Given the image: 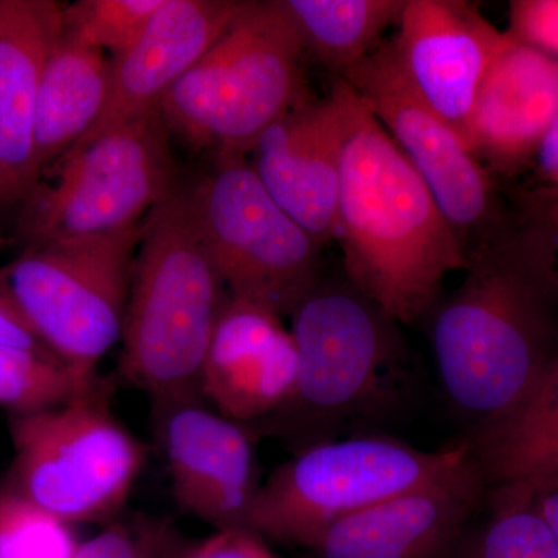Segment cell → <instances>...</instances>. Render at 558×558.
I'll list each match as a JSON object with an SVG mask.
<instances>
[{
    "instance_id": "obj_15",
    "label": "cell",
    "mask_w": 558,
    "mask_h": 558,
    "mask_svg": "<svg viewBox=\"0 0 558 558\" xmlns=\"http://www.w3.org/2000/svg\"><path fill=\"white\" fill-rule=\"evenodd\" d=\"M156 417L180 508L218 531H250L260 483L248 428L199 400L161 407Z\"/></svg>"
},
{
    "instance_id": "obj_3",
    "label": "cell",
    "mask_w": 558,
    "mask_h": 558,
    "mask_svg": "<svg viewBox=\"0 0 558 558\" xmlns=\"http://www.w3.org/2000/svg\"><path fill=\"white\" fill-rule=\"evenodd\" d=\"M343 274L402 326L427 322L468 258L413 165L363 106L341 156Z\"/></svg>"
},
{
    "instance_id": "obj_12",
    "label": "cell",
    "mask_w": 558,
    "mask_h": 558,
    "mask_svg": "<svg viewBox=\"0 0 558 558\" xmlns=\"http://www.w3.org/2000/svg\"><path fill=\"white\" fill-rule=\"evenodd\" d=\"M362 101L347 80L319 100L304 98L270 124L252 168L279 207L325 245L337 234L340 165Z\"/></svg>"
},
{
    "instance_id": "obj_5",
    "label": "cell",
    "mask_w": 558,
    "mask_h": 558,
    "mask_svg": "<svg viewBox=\"0 0 558 558\" xmlns=\"http://www.w3.org/2000/svg\"><path fill=\"white\" fill-rule=\"evenodd\" d=\"M304 47L281 0L240 16L161 101L172 132L220 156L252 154L263 132L306 98Z\"/></svg>"
},
{
    "instance_id": "obj_20",
    "label": "cell",
    "mask_w": 558,
    "mask_h": 558,
    "mask_svg": "<svg viewBox=\"0 0 558 558\" xmlns=\"http://www.w3.org/2000/svg\"><path fill=\"white\" fill-rule=\"evenodd\" d=\"M465 442L488 488L558 486V354L515 409Z\"/></svg>"
},
{
    "instance_id": "obj_34",
    "label": "cell",
    "mask_w": 558,
    "mask_h": 558,
    "mask_svg": "<svg viewBox=\"0 0 558 558\" xmlns=\"http://www.w3.org/2000/svg\"><path fill=\"white\" fill-rule=\"evenodd\" d=\"M553 190H557V191H558V185L554 186V189H553Z\"/></svg>"
},
{
    "instance_id": "obj_26",
    "label": "cell",
    "mask_w": 558,
    "mask_h": 558,
    "mask_svg": "<svg viewBox=\"0 0 558 558\" xmlns=\"http://www.w3.org/2000/svg\"><path fill=\"white\" fill-rule=\"evenodd\" d=\"M70 526L9 484L0 488V558H72L80 543Z\"/></svg>"
},
{
    "instance_id": "obj_28",
    "label": "cell",
    "mask_w": 558,
    "mask_h": 558,
    "mask_svg": "<svg viewBox=\"0 0 558 558\" xmlns=\"http://www.w3.org/2000/svg\"><path fill=\"white\" fill-rule=\"evenodd\" d=\"M179 558H277L255 532L218 531Z\"/></svg>"
},
{
    "instance_id": "obj_17",
    "label": "cell",
    "mask_w": 558,
    "mask_h": 558,
    "mask_svg": "<svg viewBox=\"0 0 558 558\" xmlns=\"http://www.w3.org/2000/svg\"><path fill=\"white\" fill-rule=\"evenodd\" d=\"M274 312L229 296L202 369L201 392L234 422L263 421L295 387L299 355Z\"/></svg>"
},
{
    "instance_id": "obj_6",
    "label": "cell",
    "mask_w": 558,
    "mask_h": 558,
    "mask_svg": "<svg viewBox=\"0 0 558 558\" xmlns=\"http://www.w3.org/2000/svg\"><path fill=\"white\" fill-rule=\"evenodd\" d=\"M142 223L31 245L0 270V306L83 374L123 336Z\"/></svg>"
},
{
    "instance_id": "obj_18",
    "label": "cell",
    "mask_w": 558,
    "mask_h": 558,
    "mask_svg": "<svg viewBox=\"0 0 558 558\" xmlns=\"http://www.w3.org/2000/svg\"><path fill=\"white\" fill-rule=\"evenodd\" d=\"M558 117V60L513 36L487 70L464 143L488 172H509L539 148Z\"/></svg>"
},
{
    "instance_id": "obj_23",
    "label": "cell",
    "mask_w": 558,
    "mask_h": 558,
    "mask_svg": "<svg viewBox=\"0 0 558 558\" xmlns=\"http://www.w3.org/2000/svg\"><path fill=\"white\" fill-rule=\"evenodd\" d=\"M468 558H558V543L520 488H488Z\"/></svg>"
},
{
    "instance_id": "obj_22",
    "label": "cell",
    "mask_w": 558,
    "mask_h": 558,
    "mask_svg": "<svg viewBox=\"0 0 558 558\" xmlns=\"http://www.w3.org/2000/svg\"><path fill=\"white\" fill-rule=\"evenodd\" d=\"M311 53L336 78L380 46L381 36L399 24L405 0H281Z\"/></svg>"
},
{
    "instance_id": "obj_27",
    "label": "cell",
    "mask_w": 558,
    "mask_h": 558,
    "mask_svg": "<svg viewBox=\"0 0 558 558\" xmlns=\"http://www.w3.org/2000/svg\"><path fill=\"white\" fill-rule=\"evenodd\" d=\"M165 546L163 531L149 521H112L80 543L72 558H167Z\"/></svg>"
},
{
    "instance_id": "obj_9",
    "label": "cell",
    "mask_w": 558,
    "mask_h": 558,
    "mask_svg": "<svg viewBox=\"0 0 558 558\" xmlns=\"http://www.w3.org/2000/svg\"><path fill=\"white\" fill-rule=\"evenodd\" d=\"M194 191L227 293L290 317L323 279V245L271 199L244 157L220 156Z\"/></svg>"
},
{
    "instance_id": "obj_10",
    "label": "cell",
    "mask_w": 558,
    "mask_h": 558,
    "mask_svg": "<svg viewBox=\"0 0 558 558\" xmlns=\"http://www.w3.org/2000/svg\"><path fill=\"white\" fill-rule=\"evenodd\" d=\"M171 137L157 108L70 149L54 163L53 182L32 202L25 223L31 245L142 223L175 190Z\"/></svg>"
},
{
    "instance_id": "obj_11",
    "label": "cell",
    "mask_w": 558,
    "mask_h": 558,
    "mask_svg": "<svg viewBox=\"0 0 558 558\" xmlns=\"http://www.w3.org/2000/svg\"><path fill=\"white\" fill-rule=\"evenodd\" d=\"M428 186L465 258L509 226L490 172L400 68L392 40L343 76Z\"/></svg>"
},
{
    "instance_id": "obj_2",
    "label": "cell",
    "mask_w": 558,
    "mask_h": 558,
    "mask_svg": "<svg viewBox=\"0 0 558 558\" xmlns=\"http://www.w3.org/2000/svg\"><path fill=\"white\" fill-rule=\"evenodd\" d=\"M295 387L264 429L301 451L388 433L410 410L417 371L400 323L347 277L322 279L290 314Z\"/></svg>"
},
{
    "instance_id": "obj_29",
    "label": "cell",
    "mask_w": 558,
    "mask_h": 558,
    "mask_svg": "<svg viewBox=\"0 0 558 558\" xmlns=\"http://www.w3.org/2000/svg\"><path fill=\"white\" fill-rule=\"evenodd\" d=\"M524 219L542 231L558 270V191L550 189L532 194L524 205Z\"/></svg>"
},
{
    "instance_id": "obj_24",
    "label": "cell",
    "mask_w": 558,
    "mask_h": 558,
    "mask_svg": "<svg viewBox=\"0 0 558 558\" xmlns=\"http://www.w3.org/2000/svg\"><path fill=\"white\" fill-rule=\"evenodd\" d=\"M95 374H83L60 360L25 349L0 347V405L11 416L64 405L94 387Z\"/></svg>"
},
{
    "instance_id": "obj_14",
    "label": "cell",
    "mask_w": 558,
    "mask_h": 558,
    "mask_svg": "<svg viewBox=\"0 0 558 558\" xmlns=\"http://www.w3.org/2000/svg\"><path fill=\"white\" fill-rule=\"evenodd\" d=\"M510 39L475 3L405 0L391 40L414 89L464 142L481 83Z\"/></svg>"
},
{
    "instance_id": "obj_21",
    "label": "cell",
    "mask_w": 558,
    "mask_h": 558,
    "mask_svg": "<svg viewBox=\"0 0 558 558\" xmlns=\"http://www.w3.org/2000/svg\"><path fill=\"white\" fill-rule=\"evenodd\" d=\"M109 61L62 27L40 80L35 117V170L46 174L95 123L108 90Z\"/></svg>"
},
{
    "instance_id": "obj_4",
    "label": "cell",
    "mask_w": 558,
    "mask_h": 558,
    "mask_svg": "<svg viewBox=\"0 0 558 558\" xmlns=\"http://www.w3.org/2000/svg\"><path fill=\"white\" fill-rule=\"evenodd\" d=\"M229 301L194 189H175L143 220L123 325L121 374L154 409L199 400L202 369Z\"/></svg>"
},
{
    "instance_id": "obj_7",
    "label": "cell",
    "mask_w": 558,
    "mask_h": 558,
    "mask_svg": "<svg viewBox=\"0 0 558 558\" xmlns=\"http://www.w3.org/2000/svg\"><path fill=\"white\" fill-rule=\"evenodd\" d=\"M470 457L465 440L418 450L389 433L351 436L296 451L260 483L250 531L310 548L340 520L446 475Z\"/></svg>"
},
{
    "instance_id": "obj_32",
    "label": "cell",
    "mask_w": 558,
    "mask_h": 558,
    "mask_svg": "<svg viewBox=\"0 0 558 558\" xmlns=\"http://www.w3.org/2000/svg\"><path fill=\"white\" fill-rule=\"evenodd\" d=\"M534 505L558 543V486L535 494Z\"/></svg>"
},
{
    "instance_id": "obj_19",
    "label": "cell",
    "mask_w": 558,
    "mask_h": 558,
    "mask_svg": "<svg viewBox=\"0 0 558 558\" xmlns=\"http://www.w3.org/2000/svg\"><path fill=\"white\" fill-rule=\"evenodd\" d=\"M64 5L0 0V199L33 193L35 117L40 80L62 32Z\"/></svg>"
},
{
    "instance_id": "obj_8",
    "label": "cell",
    "mask_w": 558,
    "mask_h": 558,
    "mask_svg": "<svg viewBox=\"0 0 558 558\" xmlns=\"http://www.w3.org/2000/svg\"><path fill=\"white\" fill-rule=\"evenodd\" d=\"M10 435L9 486L69 524L112 523L145 465L101 380L57 409L11 416Z\"/></svg>"
},
{
    "instance_id": "obj_25",
    "label": "cell",
    "mask_w": 558,
    "mask_h": 558,
    "mask_svg": "<svg viewBox=\"0 0 558 558\" xmlns=\"http://www.w3.org/2000/svg\"><path fill=\"white\" fill-rule=\"evenodd\" d=\"M165 0H80L62 10L69 36L95 50L123 54L137 43Z\"/></svg>"
},
{
    "instance_id": "obj_1",
    "label": "cell",
    "mask_w": 558,
    "mask_h": 558,
    "mask_svg": "<svg viewBox=\"0 0 558 558\" xmlns=\"http://www.w3.org/2000/svg\"><path fill=\"white\" fill-rule=\"evenodd\" d=\"M465 277L427 318L444 399L464 440L526 398L558 354V270L523 219L470 253Z\"/></svg>"
},
{
    "instance_id": "obj_13",
    "label": "cell",
    "mask_w": 558,
    "mask_h": 558,
    "mask_svg": "<svg viewBox=\"0 0 558 558\" xmlns=\"http://www.w3.org/2000/svg\"><path fill=\"white\" fill-rule=\"evenodd\" d=\"M487 490L470 454L446 475L332 524L307 558H468Z\"/></svg>"
},
{
    "instance_id": "obj_16",
    "label": "cell",
    "mask_w": 558,
    "mask_h": 558,
    "mask_svg": "<svg viewBox=\"0 0 558 558\" xmlns=\"http://www.w3.org/2000/svg\"><path fill=\"white\" fill-rule=\"evenodd\" d=\"M244 5L238 0H165L137 43L109 61L100 116L72 148L160 108L171 87L222 38Z\"/></svg>"
},
{
    "instance_id": "obj_33",
    "label": "cell",
    "mask_w": 558,
    "mask_h": 558,
    "mask_svg": "<svg viewBox=\"0 0 558 558\" xmlns=\"http://www.w3.org/2000/svg\"><path fill=\"white\" fill-rule=\"evenodd\" d=\"M2 245H3V238L0 236V248H2Z\"/></svg>"
},
{
    "instance_id": "obj_31",
    "label": "cell",
    "mask_w": 558,
    "mask_h": 558,
    "mask_svg": "<svg viewBox=\"0 0 558 558\" xmlns=\"http://www.w3.org/2000/svg\"><path fill=\"white\" fill-rule=\"evenodd\" d=\"M537 154L539 170L558 185V117L539 143Z\"/></svg>"
},
{
    "instance_id": "obj_30",
    "label": "cell",
    "mask_w": 558,
    "mask_h": 558,
    "mask_svg": "<svg viewBox=\"0 0 558 558\" xmlns=\"http://www.w3.org/2000/svg\"><path fill=\"white\" fill-rule=\"evenodd\" d=\"M0 347L25 349L38 354L53 357L47 348L9 311L0 306ZM57 359V357H53ZM58 360V359H57Z\"/></svg>"
}]
</instances>
